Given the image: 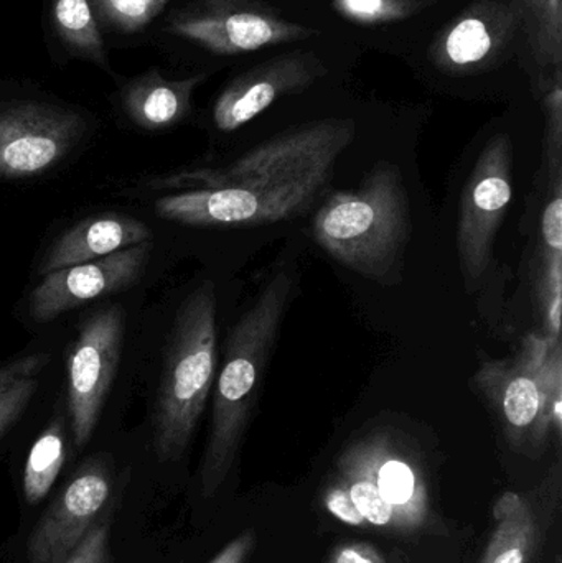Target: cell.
<instances>
[{"label":"cell","mask_w":562,"mask_h":563,"mask_svg":"<svg viewBox=\"0 0 562 563\" xmlns=\"http://www.w3.org/2000/svg\"><path fill=\"white\" fill-rule=\"evenodd\" d=\"M124 328V310L114 305L92 314L69 346L68 413L78 450L85 449L98 426L121 361Z\"/></svg>","instance_id":"cell-10"},{"label":"cell","mask_w":562,"mask_h":563,"mask_svg":"<svg viewBox=\"0 0 562 563\" xmlns=\"http://www.w3.org/2000/svg\"><path fill=\"white\" fill-rule=\"evenodd\" d=\"M520 16L521 36L537 68L538 95L562 76V16L548 0H511Z\"/></svg>","instance_id":"cell-19"},{"label":"cell","mask_w":562,"mask_h":563,"mask_svg":"<svg viewBox=\"0 0 562 563\" xmlns=\"http://www.w3.org/2000/svg\"><path fill=\"white\" fill-rule=\"evenodd\" d=\"M293 287V271H277L228 338L214 393L210 439L200 468L201 495L207 499L220 492L236 462L256 404L257 383L273 354Z\"/></svg>","instance_id":"cell-2"},{"label":"cell","mask_w":562,"mask_h":563,"mask_svg":"<svg viewBox=\"0 0 562 563\" xmlns=\"http://www.w3.org/2000/svg\"><path fill=\"white\" fill-rule=\"evenodd\" d=\"M207 75L172 79L158 69L144 73L125 86L122 106L135 125L145 131H162L177 125L191 111L195 89Z\"/></svg>","instance_id":"cell-18"},{"label":"cell","mask_w":562,"mask_h":563,"mask_svg":"<svg viewBox=\"0 0 562 563\" xmlns=\"http://www.w3.org/2000/svg\"><path fill=\"white\" fill-rule=\"evenodd\" d=\"M561 463L527 492H507L494 503V529L481 563H533L561 509Z\"/></svg>","instance_id":"cell-15"},{"label":"cell","mask_w":562,"mask_h":563,"mask_svg":"<svg viewBox=\"0 0 562 563\" xmlns=\"http://www.w3.org/2000/svg\"><path fill=\"white\" fill-rule=\"evenodd\" d=\"M561 184L554 181L553 198L548 203L541 223L543 233V273L540 277V298L547 311L550 336L558 338L561 321V257H562Z\"/></svg>","instance_id":"cell-21"},{"label":"cell","mask_w":562,"mask_h":563,"mask_svg":"<svg viewBox=\"0 0 562 563\" xmlns=\"http://www.w3.org/2000/svg\"><path fill=\"white\" fill-rule=\"evenodd\" d=\"M66 460V437L62 419L52 420L30 449L23 468V496L30 506L48 496Z\"/></svg>","instance_id":"cell-22"},{"label":"cell","mask_w":562,"mask_h":563,"mask_svg":"<svg viewBox=\"0 0 562 563\" xmlns=\"http://www.w3.org/2000/svg\"><path fill=\"white\" fill-rule=\"evenodd\" d=\"M36 387L38 383L33 377H22L0 394V437L22 416Z\"/></svg>","instance_id":"cell-25"},{"label":"cell","mask_w":562,"mask_h":563,"mask_svg":"<svg viewBox=\"0 0 562 563\" xmlns=\"http://www.w3.org/2000/svg\"><path fill=\"white\" fill-rule=\"evenodd\" d=\"M151 230L125 214H99L69 228L53 243L40 264V276L102 260L119 251L151 243Z\"/></svg>","instance_id":"cell-17"},{"label":"cell","mask_w":562,"mask_h":563,"mask_svg":"<svg viewBox=\"0 0 562 563\" xmlns=\"http://www.w3.org/2000/svg\"><path fill=\"white\" fill-rule=\"evenodd\" d=\"M86 132L78 112L45 102L0 104V177L26 178L58 164Z\"/></svg>","instance_id":"cell-11"},{"label":"cell","mask_w":562,"mask_h":563,"mask_svg":"<svg viewBox=\"0 0 562 563\" xmlns=\"http://www.w3.org/2000/svg\"><path fill=\"white\" fill-rule=\"evenodd\" d=\"M114 501V475L106 460L82 463L36 525L26 563H63L96 519Z\"/></svg>","instance_id":"cell-13"},{"label":"cell","mask_w":562,"mask_h":563,"mask_svg":"<svg viewBox=\"0 0 562 563\" xmlns=\"http://www.w3.org/2000/svg\"><path fill=\"white\" fill-rule=\"evenodd\" d=\"M520 36L511 0H474L439 30L428 56L444 75H477L500 65Z\"/></svg>","instance_id":"cell-12"},{"label":"cell","mask_w":562,"mask_h":563,"mask_svg":"<svg viewBox=\"0 0 562 563\" xmlns=\"http://www.w3.org/2000/svg\"><path fill=\"white\" fill-rule=\"evenodd\" d=\"M254 548H256V536L246 531L228 542L208 563H247Z\"/></svg>","instance_id":"cell-28"},{"label":"cell","mask_w":562,"mask_h":563,"mask_svg":"<svg viewBox=\"0 0 562 563\" xmlns=\"http://www.w3.org/2000/svg\"><path fill=\"white\" fill-rule=\"evenodd\" d=\"M322 501L350 528L398 538L445 532L425 472L388 433L365 437L340 455Z\"/></svg>","instance_id":"cell-1"},{"label":"cell","mask_w":562,"mask_h":563,"mask_svg":"<svg viewBox=\"0 0 562 563\" xmlns=\"http://www.w3.org/2000/svg\"><path fill=\"white\" fill-rule=\"evenodd\" d=\"M327 563H388L378 549L366 542H349L333 549Z\"/></svg>","instance_id":"cell-27"},{"label":"cell","mask_w":562,"mask_h":563,"mask_svg":"<svg viewBox=\"0 0 562 563\" xmlns=\"http://www.w3.org/2000/svg\"><path fill=\"white\" fill-rule=\"evenodd\" d=\"M317 244L346 269L383 279L395 269L409 233L408 191L398 168L376 167L360 187L330 197L313 218Z\"/></svg>","instance_id":"cell-3"},{"label":"cell","mask_w":562,"mask_h":563,"mask_svg":"<svg viewBox=\"0 0 562 563\" xmlns=\"http://www.w3.org/2000/svg\"><path fill=\"white\" fill-rule=\"evenodd\" d=\"M514 144L498 134L475 162L461 200L458 253L469 287L491 266L494 241L514 197Z\"/></svg>","instance_id":"cell-9"},{"label":"cell","mask_w":562,"mask_h":563,"mask_svg":"<svg viewBox=\"0 0 562 563\" xmlns=\"http://www.w3.org/2000/svg\"><path fill=\"white\" fill-rule=\"evenodd\" d=\"M548 3H550L554 15L562 16V0H548Z\"/></svg>","instance_id":"cell-29"},{"label":"cell","mask_w":562,"mask_h":563,"mask_svg":"<svg viewBox=\"0 0 562 563\" xmlns=\"http://www.w3.org/2000/svg\"><path fill=\"white\" fill-rule=\"evenodd\" d=\"M52 16L56 35L73 55L109 69L101 23L91 0H55Z\"/></svg>","instance_id":"cell-20"},{"label":"cell","mask_w":562,"mask_h":563,"mask_svg":"<svg viewBox=\"0 0 562 563\" xmlns=\"http://www.w3.org/2000/svg\"><path fill=\"white\" fill-rule=\"evenodd\" d=\"M167 30L220 56L260 52L267 46L313 38L320 33L250 0H207L201 7L172 16Z\"/></svg>","instance_id":"cell-8"},{"label":"cell","mask_w":562,"mask_h":563,"mask_svg":"<svg viewBox=\"0 0 562 563\" xmlns=\"http://www.w3.org/2000/svg\"><path fill=\"white\" fill-rule=\"evenodd\" d=\"M353 119L330 118L307 122L251 148L220 172H197L185 180L203 187L228 185H283L320 175H332L333 165L355 139Z\"/></svg>","instance_id":"cell-6"},{"label":"cell","mask_w":562,"mask_h":563,"mask_svg":"<svg viewBox=\"0 0 562 563\" xmlns=\"http://www.w3.org/2000/svg\"><path fill=\"white\" fill-rule=\"evenodd\" d=\"M330 175L284 185H228L195 188L161 198L155 213L188 227H256L290 220L309 210Z\"/></svg>","instance_id":"cell-7"},{"label":"cell","mask_w":562,"mask_h":563,"mask_svg":"<svg viewBox=\"0 0 562 563\" xmlns=\"http://www.w3.org/2000/svg\"><path fill=\"white\" fill-rule=\"evenodd\" d=\"M148 253L151 243L139 244L102 260L46 274L30 295V314L36 323H48L86 301L131 287L144 273Z\"/></svg>","instance_id":"cell-16"},{"label":"cell","mask_w":562,"mask_h":563,"mask_svg":"<svg viewBox=\"0 0 562 563\" xmlns=\"http://www.w3.org/2000/svg\"><path fill=\"white\" fill-rule=\"evenodd\" d=\"M170 0H91L99 23L122 33H137L151 25Z\"/></svg>","instance_id":"cell-24"},{"label":"cell","mask_w":562,"mask_h":563,"mask_svg":"<svg viewBox=\"0 0 562 563\" xmlns=\"http://www.w3.org/2000/svg\"><path fill=\"white\" fill-rule=\"evenodd\" d=\"M46 354H32L0 367V394L22 377H35L48 364Z\"/></svg>","instance_id":"cell-26"},{"label":"cell","mask_w":562,"mask_h":563,"mask_svg":"<svg viewBox=\"0 0 562 563\" xmlns=\"http://www.w3.org/2000/svg\"><path fill=\"white\" fill-rule=\"evenodd\" d=\"M217 364V294L211 282L178 308L165 354L154 413L158 462H177L190 445L213 386Z\"/></svg>","instance_id":"cell-4"},{"label":"cell","mask_w":562,"mask_h":563,"mask_svg":"<svg viewBox=\"0 0 562 563\" xmlns=\"http://www.w3.org/2000/svg\"><path fill=\"white\" fill-rule=\"evenodd\" d=\"M508 442L538 453L561 433V350L558 338H533L517 361H487L475 377Z\"/></svg>","instance_id":"cell-5"},{"label":"cell","mask_w":562,"mask_h":563,"mask_svg":"<svg viewBox=\"0 0 562 563\" xmlns=\"http://www.w3.org/2000/svg\"><path fill=\"white\" fill-rule=\"evenodd\" d=\"M329 73L312 49H293L257 63L228 82L213 106V121L220 131L233 132L263 114L286 96L316 85Z\"/></svg>","instance_id":"cell-14"},{"label":"cell","mask_w":562,"mask_h":563,"mask_svg":"<svg viewBox=\"0 0 562 563\" xmlns=\"http://www.w3.org/2000/svg\"><path fill=\"white\" fill-rule=\"evenodd\" d=\"M432 2L434 0H332V5L349 22L373 26L411 19Z\"/></svg>","instance_id":"cell-23"}]
</instances>
